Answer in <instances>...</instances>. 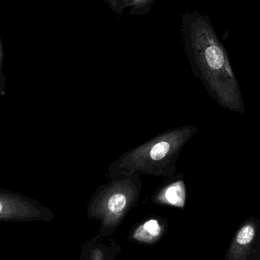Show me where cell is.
<instances>
[{
  "instance_id": "obj_2",
  "label": "cell",
  "mask_w": 260,
  "mask_h": 260,
  "mask_svg": "<svg viewBox=\"0 0 260 260\" xmlns=\"http://www.w3.org/2000/svg\"><path fill=\"white\" fill-rule=\"evenodd\" d=\"M197 132L192 125L166 130L121 154L108 166L107 176L110 180L132 176L174 177L182 149Z\"/></svg>"
},
{
  "instance_id": "obj_3",
  "label": "cell",
  "mask_w": 260,
  "mask_h": 260,
  "mask_svg": "<svg viewBox=\"0 0 260 260\" xmlns=\"http://www.w3.org/2000/svg\"><path fill=\"white\" fill-rule=\"evenodd\" d=\"M140 176L111 179L99 186L87 205V215L100 223L101 236L111 238L136 207L142 192Z\"/></svg>"
},
{
  "instance_id": "obj_1",
  "label": "cell",
  "mask_w": 260,
  "mask_h": 260,
  "mask_svg": "<svg viewBox=\"0 0 260 260\" xmlns=\"http://www.w3.org/2000/svg\"><path fill=\"white\" fill-rule=\"evenodd\" d=\"M183 44L194 76L218 105L244 115L245 104L232 62L209 17L197 11L183 18Z\"/></svg>"
},
{
  "instance_id": "obj_4",
  "label": "cell",
  "mask_w": 260,
  "mask_h": 260,
  "mask_svg": "<svg viewBox=\"0 0 260 260\" xmlns=\"http://www.w3.org/2000/svg\"><path fill=\"white\" fill-rule=\"evenodd\" d=\"M54 214L36 200L9 189H0V221L49 222Z\"/></svg>"
},
{
  "instance_id": "obj_9",
  "label": "cell",
  "mask_w": 260,
  "mask_h": 260,
  "mask_svg": "<svg viewBox=\"0 0 260 260\" xmlns=\"http://www.w3.org/2000/svg\"><path fill=\"white\" fill-rule=\"evenodd\" d=\"M113 9L117 12H121L123 9L130 7V12H145L148 10V6H151L154 0H105Z\"/></svg>"
},
{
  "instance_id": "obj_10",
  "label": "cell",
  "mask_w": 260,
  "mask_h": 260,
  "mask_svg": "<svg viewBox=\"0 0 260 260\" xmlns=\"http://www.w3.org/2000/svg\"><path fill=\"white\" fill-rule=\"evenodd\" d=\"M5 53L3 49V41L0 35V96L5 97L6 94V82L7 79L3 73V63H4Z\"/></svg>"
},
{
  "instance_id": "obj_7",
  "label": "cell",
  "mask_w": 260,
  "mask_h": 260,
  "mask_svg": "<svg viewBox=\"0 0 260 260\" xmlns=\"http://www.w3.org/2000/svg\"><path fill=\"white\" fill-rule=\"evenodd\" d=\"M121 252L115 240L97 234L82 245L79 260H119Z\"/></svg>"
},
{
  "instance_id": "obj_8",
  "label": "cell",
  "mask_w": 260,
  "mask_h": 260,
  "mask_svg": "<svg viewBox=\"0 0 260 260\" xmlns=\"http://www.w3.org/2000/svg\"><path fill=\"white\" fill-rule=\"evenodd\" d=\"M183 174L174 176L158 188L151 197V202L158 206L184 209L186 201V184Z\"/></svg>"
},
{
  "instance_id": "obj_5",
  "label": "cell",
  "mask_w": 260,
  "mask_h": 260,
  "mask_svg": "<svg viewBox=\"0 0 260 260\" xmlns=\"http://www.w3.org/2000/svg\"><path fill=\"white\" fill-rule=\"evenodd\" d=\"M224 260H260V220L247 218L235 232Z\"/></svg>"
},
{
  "instance_id": "obj_6",
  "label": "cell",
  "mask_w": 260,
  "mask_h": 260,
  "mask_svg": "<svg viewBox=\"0 0 260 260\" xmlns=\"http://www.w3.org/2000/svg\"><path fill=\"white\" fill-rule=\"evenodd\" d=\"M168 221L159 216L145 218L132 229L129 239L136 244L153 246L158 244L168 232Z\"/></svg>"
}]
</instances>
